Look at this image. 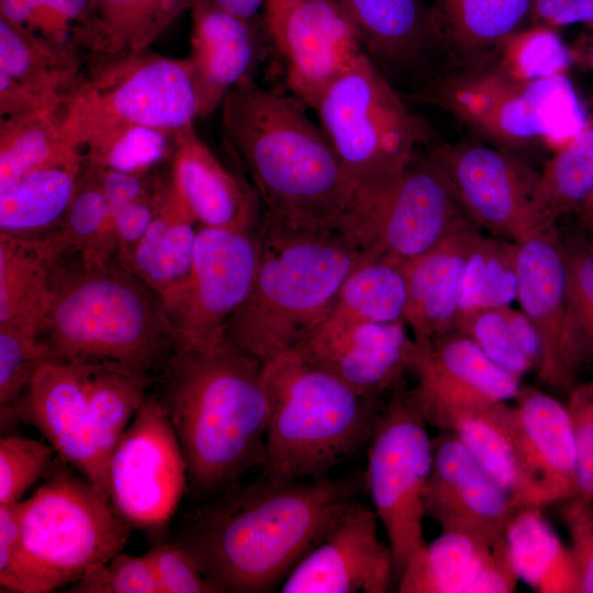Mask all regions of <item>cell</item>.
<instances>
[{
  "instance_id": "d6a6232c",
  "label": "cell",
  "mask_w": 593,
  "mask_h": 593,
  "mask_svg": "<svg viewBox=\"0 0 593 593\" xmlns=\"http://www.w3.org/2000/svg\"><path fill=\"white\" fill-rule=\"evenodd\" d=\"M193 0H91L86 49L99 57L146 51Z\"/></svg>"
},
{
  "instance_id": "836d02e7",
  "label": "cell",
  "mask_w": 593,
  "mask_h": 593,
  "mask_svg": "<svg viewBox=\"0 0 593 593\" xmlns=\"http://www.w3.org/2000/svg\"><path fill=\"white\" fill-rule=\"evenodd\" d=\"M87 366L88 401L96 441L108 469L115 446L156 379L112 363Z\"/></svg>"
},
{
  "instance_id": "83f0119b",
  "label": "cell",
  "mask_w": 593,
  "mask_h": 593,
  "mask_svg": "<svg viewBox=\"0 0 593 593\" xmlns=\"http://www.w3.org/2000/svg\"><path fill=\"white\" fill-rule=\"evenodd\" d=\"M199 223L171 180L156 183V211L135 247L128 268L167 300L188 278Z\"/></svg>"
},
{
  "instance_id": "6f0895ef",
  "label": "cell",
  "mask_w": 593,
  "mask_h": 593,
  "mask_svg": "<svg viewBox=\"0 0 593 593\" xmlns=\"http://www.w3.org/2000/svg\"><path fill=\"white\" fill-rule=\"evenodd\" d=\"M593 21V0H570L567 9L553 21L551 27L585 23Z\"/></svg>"
},
{
  "instance_id": "ba28073f",
  "label": "cell",
  "mask_w": 593,
  "mask_h": 593,
  "mask_svg": "<svg viewBox=\"0 0 593 593\" xmlns=\"http://www.w3.org/2000/svg\"><path fill=\"white\" fill-rule=\"evenodd\" d=\"M518 510H539L577 495L578 461L566 404L522 387L457 432Z\"/></svg>"
},
{
  "instance_id": "d6986e66",
  "label": "cell",
  "mask_w": 593,
  "mask_h": 593,
  "mask_svg": "<svg viewBox=\"0 0 593 593\" xmlns=\"http://www.w3.org/2000/svg\"><path fill=\"white\" fill-rule=\"evenodd\" d=\"M264 24L286 58L290 90L313 109L331 83L366 53L338 0H266Z\"/></svg>"
},
{
  "instance_id": "cb8c5ba5",
  "label": "cell",
  "mask_w": 593,
  "mask_h": 593,
  "mask_svg": "<svg viewBox=\"0 0 593 593\" xmlns=\"http://www.w3.org/2000/svg\"><path fill=\"white\" fill-rule=\"evenodd\" d=\"M517 276L516 300L540 339L538 379L569 393L577 384L579 369L567 340L566 260L557 225L517 243Z\"/></svg>"
},
{
  "instance_id": "f6af8a7d",
  "label": "cell",
  "mask_w": 593,
  "mask_h": 593,
  "mask_svg": "<svg viewBox=\"0 0 593 593\" xmlns=\"http://www.w3.org/2000/svg\"><path fill=\"white\" fill-rule=\"evenodd\" d=\"M455 329L471 338L491 360L518 379L535 369L512 333L505 306L467 313L459 318Z\"/></svg>"
},
{
  "instance_id": "8d00e7d4",
  "label": "cell",
  "mask_w": 593,
  "mask_h": 593,
  "mask_svg": "<svg viewBox=\"0 0 593 593\" xmlns=\"http://www.w3.org/2000/svg\"><path fill=\"white\" fill-rule=\"evenodd\" d=\"M517 286V243L483 234L468 257L459 318L481 309L511 305Z\"/></svg>"
},
{
  "instance_id": "680465c9",
  "label": "cell",
  "mask_w": 593,
  "mask_h": 593,
  "mask_svg": "<svg viewBox=\"0 0 593 593\" xmlns=\"http://www.w3.org/2000/svg\"><path fill=\"white\" fill-rule=\"evenodd\" d=\"M215 7L247 22L254 23L261 10H265L266 0H209Z\"/></svg>"
},
{
  "instance_id": "30bf717a",
  "label": "cell",
  "mask_w": 593,
  "mask_h": 593,
  "mask_svg": "<svg viewBox=\"0 0 593 593\" xmlns=\"http://www.w3.org/2000/svg\"><path fill=\"white\" fill-rule=\"evenodd\" d=\"M314 110L355 190L394 179L421 146L437 141L366 53L331 83Z\"/></svg>"
},
{
  "instance_id": "7a4b0ae2",
  "label": "cell",
  "mask_w": 593,
  "mask_h": 593,
  "mask_svg": "<svg viewBox=\"0 0 593 593\" xmlns=\"http://www.w3.org/2000/svg\"><path fill=\"white\" fill-rule=\"evenodd\" d=\"M156 381L192 501L216 497L264 466L269 400L262 362L222 337L180 345Z\"/></svg>"
},
{
  "instance_id": "277c9868",
  "label": "cell",
  "mask_w": 593,
  "mask_h": 593,
  "mask_svg": "<svg viewBox=\"0 0 593 593\" xmlns=\"http://www.w3.org/2000/svg\"><path fill=\"white\" fill-rule=\"evenodd\" d=\"M70 255L38 329L52 359L112 363L157 380L180 345L158 295L120 260Z\"/></svg>"
},
{
  "instance_id": "94428289",
  "label": "cell",
  "mask_w": 593,
  "mask_h": 593,
  "mask_svg": "<svg viewBox=\"0 0 593 593\" xmlns=\"http://www.w3.org/2000/svg\"><path fill=\"white\" fill-rule=\"evenodd\" d=\"M585 65L593 70V41L589 45L586 53L584 54Z\"/></svg>"
},
{
  "instance_id": "e0dca14e",
  "label": "cell",
  "mask_w": 593,
  "mask_h": 593,
  "mask_svg": "<svg viewBox=\"0 0 593 593\" xmlns=\"http://www.w3.org/2000/svg\"><path fill=\"white\" fill-rule=\"evenodd\" d=\"M412 388L428 424L439 432H457L493 406L519 392L521 379L491 360L463 333L454 329L417 342Z\"/></svg>"
},
{
  "instance_id": "5bb4252c",
  "label": "cell",
  "mask_w": 593,
  "mask_h": 593,
  "mask_svg": "<svg viewBox=\"0 0 593 593\" xmlns=\"http://www.w3.org/2000/svg\"><path fill=\"white\" fill-rule=\"evenodd\" d=\"M108 496L132 529L159 535L174 517L188 478L184 457L157 396L144 400L107 469Z\"/></svg>"
},
{
  "instance_id": "f546056e",
  "label": "cell",
  "mask_w": 593,
  "mask_h": 593,
  "mask_svg": "<svg viewBox=\"0 0 593 593\" xmlns=\"http://www.w3.org/2000/svg\"><path fill=\"white\" fill-rule=\"evenodd\" d=\"M82 170V158H77L41 167L0 189V234L32 235L58 228Z\"/></svg>"
},
{
  "instance_id": "3957f363",
  "label": "cell",
  "mask_w": 593,
  "mask_h": 593,
  "mask_svg": "<svg viewBox=\"0 0 593 593\" xmlns=\"http://www.w3.org/2000/svg\"><path fill=\"white\" fill-rule=\"evenodd\" d=\"M221 108L224 138L247 169L264 215L335 228L355 186L322 126L251 77Z\"/></svg>"
},
{
  "instance_id": "e575fe53",
  "label": "cell",
  "mask_w": 593,
  "mask_h": 593,
  "mask_svg": "<svg viewBox=\"0 0 593 593\" xmlns=\"http://www.w3.org/2000/svg\"><path fill=\"white\" fill-rule=\"evenodd\" d=\"M407 286L402 266L366 258L347 276L326 314L344 321H403Z\"/></svg>"
},
{
  "instance_id": "7c38bea8",
  "label": "cell",
  "mask_w": 593,
  "mask_h": 593,
  "mask_svg": "<svg viewBox=\"0 0 593 593\" xmlns=\"http://www.w3.org/2000/svg\"><path fill=\"white\" fill-rule=\"evenodd\" d=\"M467 217L444 172L418 150L394 179L355 190L335 228L368 258L403 266Z\"/></svg>"
},
{
  "instance_id": "6125c7cd",
  "label": "cell",
  "mask_w": 593,
  "mask_h": 593,
  "mask_svg": "<svg viewBox=\"0 0 593 593\" xmlns=\"http://www.w3.org/2000/svg\"><path fill=\"white\" fill-rule=\"evenodd\" d=\"M590 26V29L592 30L593 32V21L591 23L588 24Z\"/></svg>"
},
{
  "instance_id": "c3c4849f",
  "label": "cell",
  "mask_w": 593,
  "mask_h": 593,
  "mask_svg": "<svg viewBox=\"0 0 593 593\" xmlns=\"http://www.w3.org/2000/svg\"><path fill=\"white\" fill-rule=\"evenodd\" d=\"M575 443L578 486L574 497L593 502V379L577 383L566 404Z\"/></svg>"
},
{
  "instance_id": "91938a15",
  "label": "cell",
  "mask_w": 593,
  "mask_h": 593,
  "mask_svg": "<svg viewBox=\"0 0 593 593\" xmlns=\"http://www.w3.org/2000/svg\"><path fill=\"white\" fill-rule=\"evenodd\" d=\"M579 231L593 237V190L575 213Z\"/></svg>"
},
{
  "instance_id": "b9f144b4",
  "label": "cell",
  "mask_w": 593,
  "mask_h": 593,
  "mask_svg": "<svg viewBox=\"0 0 593 593\" xmlns=\"http://www.w3.org/2000/svg\"><path fill=\"white\" fill-rule=\"evenodd\" d=\"M58 231L74 253L101 259H112L118 254L110 205L85 165Z\"/></svg>"
},
{
  "instance_id": "ac0fdd59",
  "label": "cell",
  "mask_w": 593,
  "mask_h": 593,
  "mask_svg": "<svg viewBox=\"0 0 593 593\" xmlns=\"http://www.w3.org/2000/svg\"><path fill=\"white\" fill-rule=\"evenodd\" d=\"M426 517L443 535L511 553L508 528L518 512L511 493L455 432L433 438V468L424 499Z\"/></svg>"
},
{
  "instance_id": "603a6c76",
  "label": "cell",
  "mask_w": 593,
  "mask_h": 593,
  "mask_svg": "<svg viewBox=\"0 0 593 593\" xmlns=\"http://www.w3.org/2000/svg\"><path fill=\"white\" fill-rule=\"evenodd\" d=\"M7 411L38 429L58 457L108 494L107 468L88 401L86 362H43L21 399Z\"/></svg>"
},
{
  "instance_id": "4316f807",
  "label": "cell",
  "mask_w": 593,
  "mask_h": 593,
  "mask_svg": "<svg viewBox=\"0 0 593 593\" xmlns=\"http://www.w3.org/2000/svg\"><path fill=\"white\" fill-rule=\"evenodd\" d=\"M170 180L200 226L253 231L259 201L199 138L182 133L172 155Z\"/></svg>"
},
{
  "instance_id": "d4e9b609",
  "label": "cell",
  "mask_w": 593,
  "mask_h": 593,
  "mask_svg": "<svg viewBox=\"0 0 593 593\" xmlns=\"http://www.w3.org/2000/svg\"><path fill=\"white\" fill-rule=\"evenodd\" d=\"M482 235L483 230L467 217L402 266L407 286L403 321L415 340H429L456 328L468 257Z\"/></svg>"
},
{
  "instance_id": "52a82bcc",
  "label": "cell",
  "mask_w": 593,
  "mask_h": 593,
  "mask_svg": "<svg viewBox=\"0 0 593 593\" xmlns=\"http://www.w3.org/2000/svg\"><path fill=\"white\" fill-rule=\"evenodd\" d=\"M22 537L0 592L51 593L124 550L131 526L108 494L60 457L24 500Z\"/></svg>"
},
{
  "instance_id": "9a60e30c",
  "label": "cell",
  "mask_w": 593,
  "mask_h": 593,
  "mask_svg": "<svg viewBox=\"0 0 593 593\" xmlns=\"http://www.w3.org/2000/svg\"><path fill=\"white\" fill-rule=\"evenodd\" d=\"M428 155L452 187L468 215L490 235L518 243L557 225L546 216L540 171L511 150L474 141H436Z\"/></svg>"
},
{
  "instance_id": "484cf974",
  "label": "cell",
  "mask_w": 593,
  "mask_h": 593,
  "mask_svg": "<svg viewBox=\"0 0 593 593\" xmlns=\"http://www.w3.org/2000/svg\"><path fill=\"white\" fill-rule=\"evenodd\" d=\"M191 56L199 116L212 113L227 93L250 72L259 57V35L254 23L193 0Z\"/></svg>"
},
{
  "instance_id": "7dc6e473",
  "label": "cell",
  "mask_w": 593,
  "mask_h": 593,
  "mask_svg": "<svg viewBox=\"0 0 593 593\" xmlns=\"http://www.w3.org/2000/svg\"><path fill=\"white\" fill-rule=\"evenodd\" d=\"M68 593H159L160 588L148 557L121 551L89 568L66 588Z\"/></svg>"
},
{
  "instance_id": "be15d7a7",
  "label": "cell",
  "mask_w": 593,
  "mask_h": 593,
  "mask_svg": "<svg viewBox=\"0 0 593 593\" xmlns=\"http://www.w3.org/2000/svg\"><path fill=\"white\" fill-rule=\"evenodd\" d=\"M589 236V235H588ZM591 238H593L592 236H590Z\"/></svg>"
},
{
  "instance_id": "f907efd6",
  "label": "cell",
  "mask_w": 593,
  "mask_h": 593,
  "mask_svg": "<svg viewBox=\"0 0 593 593\" xmlns=\"http://www.w3.org/2000/svg\"><path fill=\"white\" fill-rule=\"evenodd\" d=\"M564 503L577 592L593 593V502L573 497Z\"/></svg>"
},
{
  "instance_id": "11a10c76",
  "label": "cell",
  "mask_w": 593,
  "mask_h": 593,
  "mask_svg": "<svg viewBox=\"0 0 593 593\" xmlns=\"http://www.w3.org/2000/svg\"><path fill=\"white\" fill-rule=\"evenodd\" d=\"M24 502L0 504V577L12 566L22 537Z\"/></svg>"
},
{
  "instance_id": "681fc988",
  "label": "cell",
  "mask_w": 593,
  "mask_h": 593,
  "mask_svg": "<svg viewBox=\"0 0 593 593\" xmlns=\"http://www.w3.org/2000/svg\"><path fill=\"white\" fill-rule=\"evenodd\" d=\"M160 593H215L192 558L169 539H158L145 552Z\"/></svg>"
},
{
  "instance_id": "4dcf8cb0",
  "label": "cell",
  "mask_w": 593,
  "mask_h": 593,
  "mask_svg": "<svg viewBox=\"0 0 593 593\" xmlns=\"http://www.w3.org/2000/svg\"><path fill=\"white\" fill-rule=\"evenodd\" d=\"M533 0H434L439 29L457 67L488 56L502 41L523 29Z\"/></svg>"
},
{
  "instance_id": "8992f818",
  "label": "cell",
  "mask_w": 593,
  "mask_h": 593,
  "mask_svg": "<svg viewBox=\"0 0 593 593\" xmlns=\"http://www.w3.org/2000/svg\"><path fill=\"white\" fill-rule=\"evenodd\" d=\"M269 400L262 477L321 479L366 447L381 411L295 349L264 363Z\"/></svg>"
},
{
  "instance_id": "8fae6325",
  "label": "cell",
  "mask_w": 593,
  "mask_h": 593,
  "mask_svg": "<svg viewBox=\"0 0 593 593\" xmlns=\"http://www.w3.org/2000/svg\"><path fill=\"white\" fill-rule=\"evenodd\" d=\"M59 116L61 136L75 150L120 125L181 135L199 116L192 63L148 49L101 57L65 99Z\"/></svg>"
},
{
  "instance_id": "db71d44e",
  "label": "cell",
  "mask_w": 593,
  "mask_h": 593,
  "mask_svg": "<svg viewBox=\"0 0 593 593\" xmlns=\"http://www.w3.org/2000/svg\"><path fill=\"white\" fill-rule=\"evenodd\" d=\"M93 175L108 200L110 210L116 209L149 190L145 176L86 166Z\"/></svg>"
},
{
  "instance_id": "816d5d0a",
  "label": "cell",
  "mask_w": 593,
  "mask_h": 593,
  "mask_svg": "<svg viewBox=\"0 0 593 593\" xmlns=\"http://www.w3.org/2000/svg\"><path fill=\"white\" fill-rule=\"evenodd\" d=\"M156 211V184L141 197L111 210L118 259L128 267L133 251Z\"/></svg>"
},
{
  "instance_id": "ab89813d",
  "label": "cell",
  "mask_w": 593,
  "mask_h": 593,
  "mask_svg": "<svg viewBox=\"0 0 593 593\" xmlns=\"http://www.w3.org/2000/svg\"><path fill=\"white\" fill-rule=\"evenodd\" d=\"M567 273V340L580 370L593 365V238L578 231L562 235Z\"/></svg>"
},
{
  "instance_id": "7402d4cb",
  "label": "cell",
  "mask_w": 593,
  "mask_h": 593,
  "mask_svg": "<svg viewBox=\"0 0 593 593\" xmlns=\"http://www.w3.org/2000/svg\"><path fill=\"white\" fill-rule=\"evenodd\" d=\"M373 508L355 500L327 535L293 569L282 593H385L393 556L378 533Z\"/></svg>"
},
{
  "instance_id": "4fadbf2b",
  "label": "cell",
  "mask_w": 593,
  "mask_h": 593,
  "mask_svg": "<svg viewBox=\"0 0 593 593\" xmlns=\"http://www.w3.org/2000/svg\"><path fill=\"white\" fill-rule=\"evenodd\" d=\"M413 390L402 383L381 407L367 444L366 480L393 556L394 579L427 545L424 499L433 468V438Z\"/></svg>"
},
{
  "instance_id": "bcb514c9",
  "label": "cell",
  "mask_w": 593,
  "mask_h": 593,
  "mask_svg": "<svg viewBox=\"0 0 593 593\" xmlns=\"http://www.w3.org/2000/svg\"><path fill=\"white\" fill-rule=\"evenodd\" d=\"M55 449L18 435L0 439V504L21 501L25 491L47 474Z\"/></svg>"
},
{
  "instance_id": "f5cc1de1",
  "label": "cell",
  "mask_w": 593,
  "mask_h": 593,
  "mask_svg": "<svg viewBox=\"0 0 593 593\" xmlns=\"http://www.w3.org/2000/svg\"><path fill=\"white\" fill-rule=\"evenodd\" d=\"M64 99L41 93L0 70V118L60 111Z\"/></svg>"
},
{
  "instance_id": "7bdbcfd3",
  "label": "cell",
  "mask_w": 593,
  "mask_h": 593,
  "mask_svg": "<svg viewBox=\"0 0 593 593\" xmlns=\"http://www.w3.org/2000/svg\"><path fill=\"white\" fill-rule=\"evenodd\" d=\"M0 16L57 44L86 49L91 0H0Z\"/></svg>"
},
{
  "instance_id": "f1b7e54d",
  "label": "cell",
  "mask_w": 593,
  "mask_h": 593,
  "mask_svg": "<svg viewBox=\"0 0 593 593\" xmlns=\"http://www.w3.org/2000/svg\"><path fill=\"white\" fill-rule=\"evenodd\" d=\"M72 253L58 228L42 234H0V324H41L60 261Z\"/></svg>"
},
{
  "instance_id": "6da1fadb",
  "label": "cell",
  "mask_w": 593,
  "mask_h": 593,
  "mask_svg": "<svg viewBox=\"0 0 593 593\" xmlns=\"http://www.w3.org/2000/svg\"><path fill=\"white\" fill-rule=\"evenodd\" d=\"M357 495L356 481L261 479L197 503L169 539L215 593H269L327 535Z\"/></svg>"
},
{
  "instance_id": "d590c367",
  "label": "cell",
  "mask_w": 593,
  "mask_h": 593,
  "mask_svg": "<svg viewBox=\"0 0 593 593\" xmlns=\"http://www.w3.org/2000/svg\"><path fill=\"white\" fill-rule=\"evenodd\" d=\"M77 158L61 136L59 111L0 119V189L35 169Z\"/></svg>"
},
{
  "instance_id": "9f6ffc18",
  "label": "cell",
  "mask_w": 593,
  "mask_h": 593,
  "mask_svg": "<svg viewBox=\"0 0 593 593\" xmlns=\"http://www.w3.org/2000/svg\"><path fill=\"white\" fill-rule=\"evenodd\" d=\"M505 314L512 333L525 355L534 362L535 370L540 358V339L533 323L521 310L505 306Z\"/></svg>"
},
{
  "instance_id": "f35d334b",
  "label": "cell",
  "mask_w": 593,
  "mask_h": 593,
  "mask_svg": "<svg viewBox=\"0 0 593 593\" xmlns=\"http://www.w3.org/2000/svg\"><path fill=\"white\" fill-rule=\"evenodd\" d=\"M180 135L143 125H120L100 131L77 149L85 166L145 176L177 146Z\"/></svg>"
},
{
  "instance_id": "ee69618b",
  "label": "cell",
  "mask_w": 593,
  "mask_h": 593,
  "mask_svg": "<svg viewBox=\"0 0 593 593\" xmlns=\"http://www.w3.org/2000/svg\"><path fill=\"white\" fill-rule=\"evenodd\" d=\"M40 323L12 321L0 324V405L12 409L38 367L51 354L38 335Z\"/></svg>"
},
{
  "instance_id": "44dd1931",
  "label": "cell",
  "mask_w": 593,
  "mask_h": 593,
  "mask_svg": "<svg viewBox=\"0 0 593 593\" xmlns=\"http://www.w3.org/2000/svg\"><path fill=\"white\" fill-rule=\"evenodd\" d=\"M293 349L359 393L380 399L412 371L416 340L404 321L378 323L325 316Z\"/></svg>"
},
{
  "instance_id": "9c48e42d",
  "label": "cell",
  "mask_w": 593,
  "mask_h": 593,
  "mask_svg": "<svg viewBox=\"0 0 593 593\" xmlns=\"http://www.w3.org/2000/svg\"><path fill=\"white\" fill-rule=\"evenodd\" d=\"M406 98L450 113L508 150L536 142L557 150L580 133L589 116L567 75L522 81L488 59L452 68Z\"/></svg>"
},
{
  "instance_id": "ffe728a7",
  "label": "cell",
  "mask_w": 593,
  "mask_h": 593,
  "mask_svg": "<svg viewBox=\"0 0 593 593\" xmlns=\"http://www.w3.org/2000/svg\"><path fill=\"white\" fill-rule=\"evenodd\" d=\"M338 1L355 22L366 54L394 87L411 86L413 93L456 68L432 5L422 0Z\"/></svg>"
},
{
  "instance_id": "1f68e13d",
  "label": "cell",
  "mask_w": 593,
  "mask_h": 593,
  "mask_svg": "<svg viewBox=\"0 0 593 593\" xmlns=\"http://www.w3.org/2000/svg\"><path fill=\"white\" fill-rule=\"evenodd\" d=\"M0 70L64 101L83 78L78 48L46 40L1 16Z\"/></svg>"
},
{
  "instance_id": "5b68a950",
  "label": "cell",
  "mask_w": 593,
  "mask_h": 593,
  "mask_svg": "<svg viewBox=\"0 0 593 593\" xmlns=\"http://www.w3.org/2000/svg\"><path fill=\"white\" fill-rule=\"evenodd\" d=\"M251 289L224 337L262 363L296 347L332 309L363 253L334 227L264 215Z\"/></svg>"
},
{
  "instance_id": "60d3db41",
  "label": "cell",
  "mask_w": 593,
  "mask_h": 593,
  "mask_svg": "<svg viewBox=\"0 0 593 593\" xmlns=\"http://www.w3.org/2000/svg\"><path fill=\"white\" fill-rule=\"evenodd\" d=\"M483 59L514 79L535 81L566 75L573 56L557 29L530 25L507 36Z\"/></svg>"
},
{
  "instance_id": "2e32d148",
  "label": "cell",
  "mask_w": 593,
  "mask_h": 593,
  "mask_svg": "<svg viewBox=\"0 0 593 593\" xmlns=\"http://www.w3.org/2000/svg\"><path fill=\"white\" fill-rule=\"evenodd\" d=\"M257 261V232L199 227L190 273L161 302L180 345L224 337L230 318L251 289Z\"/></svg>"
},
{
  "instance_id": "74e56055",
  "label": "cell",
  "mask_w": 593,
  "mask_h": 593,
  "mask_svg": "<svg viewBox=\"0 0 593 593\" xmlns=\"http://www.w3.org/2000/svg\"><path fill=\"white\" fill-rule=\"evenodd\" d=\"M593 190V107L580 133L540 171V193L551 223L575 214Z\"/></svg>"
}]
</instances>
